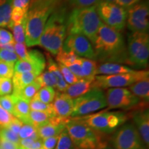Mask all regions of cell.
I'll return each mask as SVG.
<instances>
[{"label": "cell", "instance_id": "1", "mask_svg": "<svg viewBox=\"0 0 149 149\" xmlns=\"http://www.w3.org/2000/svg\"><path fill=\"white\" fill-rule=\"evenodd\" d=\"M95 59L103 63L111 62L130 65L127 49L122 33L102 22L92 43Z\"/></svg>", "mask_w": 149, "mask_h": 149}, {"label": "cell", "instance_id": "2", "mask_svg": "<svg viewBox=\"0 0 149 149\" xmlns=\"http://www.w3.org/2000/svg\"><path fill=\"white\" fill-rule=\"evenodd\" d=\"M60 0H31L26 17V45L37 46L45 24Z\"/></svg>", "mask_w": 149, "mask_h": 149}, {"label": "cell", "instance_id": "3", "mask_svg": "<svg viewBox=\"0 0 149 149\" xmlns=\"http://www.w3.org/2000/svg\"><path fill=\"white\" fill-rule=\"evenodd\" d=\"M68 16L65 7H57L48 17L40 37L39 45L53 55H57L62 49L67 36Z\"/></svg>", "mask_w": 149, "mask_h": 149}, {"label": "cell", "instance_id": "4", "mask_svg": "<svg viewBox=\"0 0 149 149\" xmlns=\"http://www.w3.org/2000/svg\"><path fill=\"white\" fill-rule=\"evenodd\" d=\"M102 20L97 12V5L73 8L67 19V35L77 34L93 42Z\"/></svg>", "mask_w": 149, "mask_h": 149}, {"label": "cell", "instance_id": "5", "mask_svg": "<svg viewBox=\"0 0 149 149\" xmlns=\"http://www.w3.org/2000/svg\"><path fill=\"white\" fill-rule=\"evenodd\" d=\"M65 128L74 144L79 149H97L103 146L97 131L74 117L67 119Z\"/></svg>", "mask_w": 149, "mask_h": 149}, {"label": "cell", "instance_id": "6", "mask_svg": "<svg viewBox=\"0 0 149 149\" xmlns=\"http://www.w3.org/2000/svg\"><path fill=\"white\" fill-rule=\"evenodd\" d=\"M97 132L110 134L118 129L127 120L122 112L101 111L100 113L74 117Z\"/></svg>", "mask_w": 149, "mask_h": 149}, {"label": "cell", "instance_id": "7", "mask_svg": "<svg viewBox=\"0 0 149 149\" xmlns=\"http://www.w3.org/2000/svg\"><path fill=\"white\" fill-rule=\"evenodd\" d=\"M127 53L130 65L146 68L149 58V35L148 33L131 32L128 35Z\"/></svg>", "mask_w": 149, "mask_h": 149}, {"label": "cell", "instance_id": "8", "mask_svg": "<svg viewBox=\"0 0 149 149\" xmlns=\"http://www.w3.org/2000/svg\"><path fill=\"white\" fill-rule=\"evenodd\" d=\"M107 107V98L100 88H93L83 95L73 100V110L70 117H77L91 115Z\"/></svg>", "mask_w": 149, "mask_h": 149}, {"label": "cell", "instance_id": "9", "mask_svg": "<svg viewBox=\"0 0 149 149\" xmlns=\"http://www.w3.org/2000/svg\"><path fill=\"white\" fill-rule=\"evenodd\" d=\"M146 78H149L148 70H134L128 73L112 75H96L95 88H124Z\"/></svg>", "mask_w": 149, "mask_h": 149}, {"label": "cell", "instance_id": "10", "mask_svg": "<svg viewBox=\"0 0 149 149\" xmlns=\"http://www.w3.org/2000/svg\"><path fill=\"white\" fill-rule=\"evenodd\" d=\"M97 12L102 22L115 31L121 32L126 23L127 10L113 3L102 1L97 5Z\"/></svg>", "mask_w": 149, "mask_h": 149}, {"label": "cell", "instance_id": "11", "mask_svg": "<svg viewBox=\"0 0 149 149\" xmlns=\"http://www.w3.org/2000/svg\"><path fill=\"white\" fill-rule=\"evenodd\" d=\"M111 143L114 149H148L133 124L119 128L112 137Z\"/></svg>", "mask_w": 149, "mask_h": 149}, {"label": "cell", "instance_id": "12", "mask_svg": "<svg viewBox=\"0 0 149 149\" xmlns=\"http://www.w3.org/2000/svg\"><path fill=\"white\" fill-rule=\"evenodd\" d=\"M126 23L131 32L148 33L149 29L148 0L139 1L126 9Z\"/></svg>", "mask_w": 149, "mask_h": 149}, {"label": "cell", "instance_id": "13", "mask_svg": "<svg viewBox=\"0 0 149 149\" xmlns=\"http://www.w3.org/2000/svg\"><path fill=\"white\" fill-rule=\"evenodd\" d=\"M105 95L109 109H130L141 101L126 88H109Z\"/></svg>", "mask_w": 149, "mask_h": 149}, {"label": "cell", "instance_id": "14", "mask_svg": "<svg viewBox=\"0 0 149 149\" xmlns=\"http://www.w3.org/2000/svg\"><path fill=\"white\" fill-rule=\"evenodd\" d=\"M62 49L65 51H71L77 55L94 60L95 53L93 45L86 37L81 35L72 34L67 35L63 44Z\"/></svg>", "mask_w": 149, "mask_h": 149}, {"label": "cell", "instance_id": "15", "mask_svg": "<svg viewBox=\"0 0 149 149\" xmlns=\"http://www.w3.org/2000/svg\"><path fill=\"white\" fill-rule=\"evenodd\" d=\"M46 59L43 54L37 50L29 51L26 60H19L15 64L14 70L15 72H35L41 74L45 70Z\"/></svg>", "mask_w": 149, "mask_h": 149}, {"label": "cell", "instance_id": "16", "mask_svg": "<svg viewBox=\"0 0 149 149\" xmlns=\"http://www.w3.org/2000/svg\"><path fill=\"white\" fill-rule=\"evenodd\" d=\"M52 107L56 116L62 119L70 117L73 110V100L65 93H56Z\"/></svg>", "mask_w": 149, "mask_h": 149}, {"label": "cell", "instance_id": "17", "mask_svg": "<svg viewBox=\"0 0 149 149\" xmlns=\"http://www.w3.org/2000/svg\"><path fill=\"white\" fill-rule=\"evenodd\" d=\"M66 120L67 119L55 117L47 124L37 128V133L40 139H44L48 137L59 135V134L65 129Z\"/></svg>", "mask_w": 149, "mask_h": 149}, {"label": "cell", "instance_id": "18", "mask_svg": "<svg viewBox=\"0 0 149 149\" xmlns=\"http://www.w3.org/2000/svg\"><path fill=\"white\" fill-rule=\"evenodd\" d=\"M133 120L137 132L142 139L144 144L148 148L149 146V112L148 109L136 112Z\"/></svg>", "mask_w": 149, "mask_h": 149}, {"label": "cell", "instance_id": "19", "mask_svg": "<svg viewBox=\"0 0 149 149\" xmlns=\"http://www.w3.org/2000/svg\"><path fill=\"white\" fill-rule=\"evenodd\" d=\"M93 88H95V77L81 78L76 83L68 86L64 93L74 100L83 95Z\"/></svg>", "mask_w": 149, "mask_h": 149}, {"label": "cell", "instance_id": "20", "mask_svg": "<svg viewBox=\"0 0 149 149\" xmlns=\"http://www.w3.org/2000/svg\"><path fill=\"white\" fill-rule=\"evenodd\" d=\"M129 67L117 63H102L97 68V75H112V74H125L133 72Z\"/></svg>", "mask_w": 149, "mask_h": 149}, {"label": "cell", "instance_id": "21", "mask_svg": "<svg viewBox=\"0 0 149 149\" xmlns=\"http://www.w3.org/2000/svg\"><path fill=\"white\" fill-rule=\"evenodd\" d=\"M14 100V109L13 115L23 124H30L29 113L31 111L29 102L12 94Z\"/></svg>", "mask_w": 149, "mask_h": 149}, {"label": "cell", "instance_id": "22", "mask_svg": "<svg viewBox=\"0 0 149 149\" xmlns=\"http://www.w3.org/2000/svg\"><path fill=\"white\" fill-rule=\"evenodd\" d=\"M40 74L35 72H14L13 76V93H15L30 84L34 82L37 77Z\"/></svg>", "mask_w": 149, "mask_h": 149}, {"label": "cell", "instance_id": "23", "mask_svg": "<svg viewBox=\"0 0 149 149\" xmlns=\"http://www.w3.org/2000/svg\"><path fill=\"white\" fill-rule=\"evenodd\" d=\"M46 64H47L48 70L51 72L56 80V82H57V88H56L57 89L59 92L64 93L69 85L65 81L64 77L61 73L60 70H59L58 65H57V63H56L52 59L51 55L48 53L46 55Z\"/></svg>", "mask_w": 149, "mask_h": 149}, {"label": "cell", "instance_id": "24", "mask_svg": "<svg viewBox=\"0 0 149 149\" xmlns=\"http://www.w3.org/2000/svg\"><path fill=\"white\" fill-rule=\"evenodd\" d=\"M128 90L139 100L148 102L149 100V78L140 80L128 86Z\"/></svg>", "mask_w": 149, "mask_h": 149}, {"label": "cell", "instance_id": "25", "mask_svg": "<svg viewBox=\"0 0 149 149\" xmlns=\"http://www.w3.org/2000/svg\"><path fill=\"white\" fill-rule=\"evenodd\" d=\"M55 117H57L55 115L46 112L31 111L29 113L30 124L37 128L47 124Z\"/></svg>", "mask_w": 149, "mask_h": 149}, {"label": "cell", "instance_id": "26", "mask_svg": "<svg viewBox=\"0 0 149 149\" xmlns=\"http://www.w3.org/2000/svg\"><path fill=\"white\" fill-rule=\"evenodd\" d=\"M13 0H0V27H6L10 23Z\"/></svg>", "mask_w": 149, "mask_h": 149}, {"label": "cell", "instance_id": "27", "mask_svg": "<svg viewBox=\"0 0 149 149\" xmlns=\"http://www.w3.org/2000/svg\"><path fill=\"white\" fill-rule=\"evenodd\" d=\"M40 88L41 86L40 84L36 81H35L34 82L27 85L26 86H25L22 90L18 91V92L13 93V95L22 99V100H24L26 101L30 102L34 98L37 91L40 90Z\"/></svg>", "mask_w": 149, "mask_h": 149}, {"label": "cell", "instance_id": "28", "mask_svg": "<svg viewBox=\"0 0 149 149\" xmlns=\"http://www.w3.org/2000/svg\"><path fill=\"white\" fill-rule=\"evenodd\" d=\"M56 92L55 89L51 87H42L40 90L37 91L34 98L35 100H39V101L45 104H52L55 99Z\"/></svg>", "mask_w": 149, "mask_h": 149}, {"label": "cell", "instance_id": "29", "mask_svg": "<svg viewBox=\"0 0 149 149\" xmlns=\"http://www.w3.org/2000/svg\"><path fill=\"white\" fill-rule=\"evenodd\" d=\"M81 69L84 78L95 77L97 75V65L96 61L93 59L81 57Z\"/></svg>", "mask_w": 149, "mask_h": 149}, {"label": "cell", "instance_id": "30", "mask_svg": "<svg viewBox=\"0 0 149 149\" xmlns=\"http://www.w3.org/2000/svg\"><path fill=\"white\" fill-rule=\"evenodd\" d=\"M54 149H79L74 144V142L70 138L69 134L65 129L59 134V139L57 141L56 146Z\"/></svg>", "mask_w": 149, "mask_h": 149}, {"label": "cell", "instance_id": "31", "mask_svg": "<svg viewBox=\"0 0 149 149\" xmlns=\"http://www.w3.org/2000/svg\"><path fill=\"white\" fill-rule=\"evenodd\" d=\"M13 33L15 43H24L26 38V18L21 23L13 24L8 27Z\"/></svg>", "mask_w": 149, "mask_h": 149}, {"label": "cell", "instance_id": "32", "mask_svg": "<svg viewBox=\"0 0 149 149\" xmlns=\"http://www.w3.org/2000/svg\"><path fill=\"white\" fill-rule=\"evenodd\" d=\"M35 81L42 87H51L54 89L57 88V82L55 77L48 70H44L35 79Z\"/></svg>", "mask_w": 149, "mask_h": 149}, {"label": "cell", "instance_id": "33", "mask_svg": "<svg viewBox=\"0 0 149 149\" xmlns=\"http://www.w3.org/2000/svg\"><path fill=\"white\" fill-rule=\"evenodd\" d=\"M18 135L20 139L29 138L37 140L40 139L37 128L34 126L28 124H23Z\"/></svg>", "mask_w": 149, "mask_h": 149}, {"label": "cell", "instance_id": "34", "mask_svg": "<svg viewBox=\"0 0 149 149\" xmlns=\"http://www.w3.org/2000/svg\"><path fill=\"white\" fill-rule=\"evenodd\" d=\"M78 56L76 55L73 52L65 51L61 49L56 55V60L59 64H64V66L71 64L78 58Z\"/></svg>", "mask_w": 149, "mask_h": 149}, {"label": "cell", "instance_id": "35", "mask_svg": "<svg viewBox=\"0 0 149 149\" xmlns=\"http://www.w3.org/2000/svg\"><path fill=\"white\" fill-rule=\"evenodd\" d=\"M29 107L31 111L46 112V113H51V114L55 115L51 104H48L43 103V102L39 101V100L33 99V100L29 102Z\"/></svg>", "mask_w": 149, "mask_h": 149}, {"label": "cell", "instance_id": "36", "mask_svg": "<svg viewBox=\"0 0 149 149\" xmlns=\"http://www.w3.org/2000/svg\"><path fill=\"white\" fill-rule=\"evenodd\" d=\"M57 65H58L59 70H60V72L63 77H64L65 81L68 85H72L79 81V78L74 75L66 66H64V64H59V63H57Z\"/></svg>", "mask_w": 149, "mask_h": 149}, {"label": "cell", "instance_id": "37", "mask_svg": "<svg viewBox=\"0 0 149 149\" xmlns=\"http://www.w3.org/2000/svg\"><path fill=\"white\" fill-rule=\"evenodd\" d=\"M0 138L19 144L20 139L19 135L11 131L6 127L0 126Z\"/></svg>", "mask_w": 149, "mask_h": 149}, {"label": "cell", "instance_id": "38", "mask_svg": "<svg viewBox=\"0 0 149 149\" xmlns=\"http://www.w3.org/2000/svg\"><path fill=\"white\" fill-rule=\"evenodd\" d=\"M15 64L0 61V77L11 79L13 76Z\"/></svg>", "mask_w": 149, "mask_h": 149}, {"label": "cell", "instance_id": "39", "mask_svg": "<svg viewBox=\"0 0 149 149\" xmlns=\"http://www.w3.org/2000/svg\"><path fill=\"white\" fill-rule=\"evenodd\" d=\"M102 0H68V2L73 8H81L96 6Z\"/></svg>", "mask_w": 149, "mask_h": 149}, {"label": "cell", "instance_id": "40", "mask_svg": "<svg viewBox=\"0 0 149 149\" xmlns=\"http://www.w3.org/2000/svg\"><path fill=\"white\" fill-rule=\"evenodd\" d=\"M0 107L13 115L14 109V100L12 95L0 96Z\"/></svg>", "mask_w": 149, "mask_h": 149}, {"label": "cell", "instance_id": "41", "mask_svg": "<svg viewBox=\"0 0 149 149\" xmlns=\"http://www.w3.org/2000/svg\"><path fill=\"white\" fill-rule=\"evenodd\" d=\"M19 59L15 52L0 48V61L15 64Z\"/></svg>", "mask_w": 149, "mask_h": 149}, {"label": "cell", "instance_id": "42", "mask_svg": "<svg viewBox=\"0 0 149 149\" xmlns=\"http://www.w3.org/2000/svg\"><path fill=\"white\" fill-rule=\"evenodd\" d=\"M13 90L12 79L9 78H1L0 81V96L10 95Z\"/></svg>", "mask_w": 149, "mask_h": 149}, {"label": "cell", "instance_id": "43", "mask_svg": "<svg viewBox=\"0 0 149 149\" xmlns=\"http://www.w3.org/2000/svg\"><path fill=\"white\" fill-rule=\"evenodd\" d=\"M66 66L78 78H79V79L84 78L82 69H81V57H79L75 61L71 64L66 65Z\"/></svg>", "mask_w": 149, "mask_h": 149}, {"label": "cell", "instance_id": "44", "mask_svg": "<svg viewBox=\"0 0 149 149\" xmlns=\"http://www.w3.org/2000/svg\"><path fill=\"white\" fill-rule=\"evenodd\" d=\"M15 52L17 55L19 60H26L28 55H29V51L27 50L26 45L25 43H15Z\"/></svg>", "mask_w": 149, "mask_h": 149}, {"label": "cell", "instance_id": "45", "mask_svg": "<svg viewBox=\"0 0 149 149\" xmlns=\"http://www.w3.org/2000/svg\"><path fill=\"white\" fill-rule=\"evenodd\" d=\"M14 44L15 41L13 35L6 30L0 29V48L8 44Z\"/></svg>", "mask_w": 149, "mask_h": 149}, {"label": "cell", "instance_id": "46", "mask_svg": "<svg viewBox=\"0 0 149 149\" xmlns=\"http://www.w3.org/2000/svg\"><path fill=\"white\" fill-rule=\"evenodd\" d=\"M14 118L15 117L13 115L0 107V126L5 127L10 124Z\"/></svg>", "mask_w": 149, "mask_h": 149}, {"label": "cell", "instance_id": "47", "mask_svg": "<svg viewBox=\"0 0 149 149\" xmlns=\"http://www.w3.org/2000/svg\"><path fill=\"white\" fill-rule=\"evenodd\" d=\"M59 139V135L42 139V149H54Z\"/></svg>", "mask_w": 149, "mask_h": 149}, {"label": "cell", "instance_id": "48", "mask_svg": "<svg viewBox=\"0 0 149 149\" xmlns=\"http://www.w3.org/2000/svg\"><path fill=\"white\" fill-rule=\"evenodd\" d=\"M31 0H13V8H18L28 13Z\"/></svg>", "mask_w": 149, "mask_h": 149}, {"label": "cell", "instance_id": "49", "mask_svg": "<svg viewBox=\"0 0 149 149\" xmlns=\"http://www.w3.org/2000/svg\"><path fill=\"white\" fill-rule=\"evenodd\" d=\"M22 125H23V123H22L21 121L19 120L18 119H17L16 117H15L12 122H11L9 124H8L6 126H5V127L8 128L9 130H11V131H13V133L17 134V135H18L20 130H21Z\"/></svg>", "mask_w": 149, "mask_h": 149}, {"label": "cell", "instance_id": "50", "mask_svg": "<svg viewBox=\"0 0 149 149\" xmlns=\"http://www.w3.org/2000/svg\"><path fill=\"white\" fill-rule=\"evenodd\" d=\"M139 1L140 0H116L115 4L125 9H128Z\"/></svg>", "mask_w": 149, "mask_h": 149}, {"label": "cell", "instance_id": "51", "mask_svg": "<svg viewBox=\"0 0 149 149\" xmlns=\"http://www.w3.org/2000/svg\"><path fill=\"white\" fill-rule=\"evenodd\" d=\"M0 147L3 149H19V144L0 138Z\"/></svg>", "mask_w": 149, "mask_h": 149}, {"label": "cell", "instance_id": "52", "mask_svg": "<svg viewBox=\"0 0 149 149\" xmlns=\"http://www.w3.org/2000/svg\"><path fill=\"white\" fill-rule=\"evenodd\" d=\"M102 1H107V2H109V3H115V1H116V0H102Z\"/></svg>", "mask_w": 149, "mask_h": 149}, {"label": "cell", "instance_id": "53", "mask_svg": "<svg viewBox=\"0 0 149 149\" xmlns=\"http://www.w3.org/2000/svg\"><path fill=\"white\" fill-rule=\"evenodd\" d=\"M100 149H114V148H111V147H109V146H104V147H103V148H102Z\"/></svg>", "mask_w": 149, "mask_h": 149}, {"label": "cell", "instance_id": "54", "mask_svg": "<svg viewBox=\"0 0 149 149\" xmlns=\"http://www.w3.org/2000/svg\"><path fill=\"white\" fill-rule=\"evenodd\" d=\"M1 77H0V81H1Z\"/></svg>", "mask_w": 149, "mask_h": 149}, {"label": "cell", "instance_id": "55", "mask_svg": "<svg viewBox=\"0 0 149 149\" xmlns=\"http://www.w3.org/2000/svg\"><path fill=\"white\" fill-rule=\"evenodd\" d=\"M0 149H3L2 148H1V147H0Z\"/></svg>", "mask_w": 149, "mask_h": 149}]
</instances>
